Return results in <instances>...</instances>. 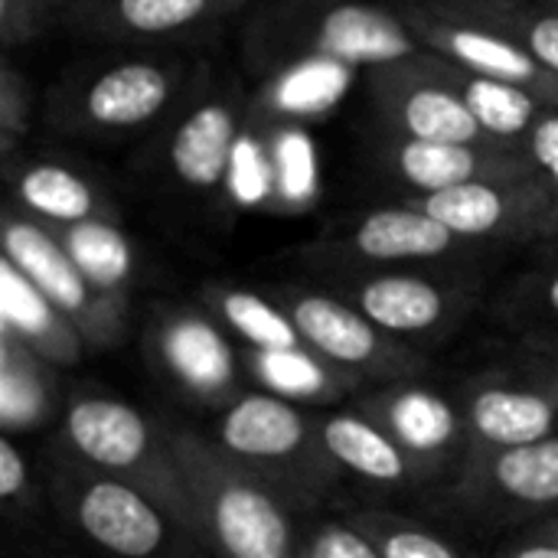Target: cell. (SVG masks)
<instances>
[{
	"label": "cell",
	"mask_w": 558,
	"mask_h": 558,
	"mask_svg": "<svg viewBox=\"0 0 558 558\" xmlns=\"http://www.w3.org/2000/svg\"><path fill=\"white\" fill-rule=\"evenodd\" d=\"M144 356L150 369L193 405L219 412L242 392V350L229 343L213 314L157 307L144 330Z\"/></svg>",
	"instance_id": "obj_9"
},
{
	"label": "cell",
	"mask_w": 558,
	"mask_h": 558,
	"mask_svg": "<svg viewBox=\"0 0 558 558\" xmlns=\"http://www.w3.org/2000/svg\"><path fill=\"white\" fill-rule=\"evenodd\" d=\"M556 3H558V0H556Z\"/></svg>",
	"instance_id": "obj_41"
},
{
	"label": "cell",
	"mask_w": 558,
	"mask_h": 558,
	"mask_svg": "<svg viewBox=\"0 0 558 558\" xmlns=\"http://www.w3.org/2000/svg\"><path fill=\"white\" fill-rule=\"evenodd\" d=\"M56 409V366L36 356L13 333L0 330V428L7 435L39 432Z\"/></svg>",
	"instance_id": "obj_25"
},
{
	"label": "cell",
	"mask_w": 558,
	"mask_h": 558,
	"mask_svg": "<svg viewBox=\"0 0 558 558\" xmlns=\"http://www.w3.org/2000/svg\"><path fill=\"white\" fill-rule=\"evenodd\" d=\"M242 114L232 98H206L193 105L170 131L167 163L177 183L193 193H216L229 183V170L242 141Z\"/></svg>",
	"instance_id": "obj_20"
},
{
	"label": "cell",
	"mask_w": 558,
	"mask_h": 558,
	"mask_svg": "<svg viewBox=\"0 0 558 558\" xmlns=\"http://www.w3.org/2000/svg\"><path fill=\"white\" fill-rule=\"evenodd\" d=\"M343 298L356 304L379 330L405 343L448 333L474 304L471 284L412 268H376L356 275Z\"/></svg>",
	"instance_id": "obj_14"
},
{
	"label": "cell",
	"mask_w": 558,
	"mask_h": 558,
	"mask_svg": "<svg viewBox=\"0 0 558 558\" xmlns=\"http://www.w3.org/2000/svg\"><path fill=\"white\" fill-rule=\"evenodd\" d=\"M62 441L72 458L137 487L196 533L190 494L163 422L147 418L141 409L114 396H75L62 412Z\"/></svg>",
	"instance_id": "obj_5"
},
{
	"label": "cell",
	"mask_w": 558,
	"mask_h": 558,
	"mask_svg": "<svg viewBox=\"0 0 558 558\" xmlns=\"http://www.w3.org/2000/svg\"><path fill=\"white\" fill-rule=\"evenodd\" d=\"M203 301L209 314L222 324V330L239 337L242 347H255V350L304 347L291 314L281 307L278 298L239 284H209L203 288Z\"/></svg>",
	"instance_id": "obj_27"
},
{
	"label": "cell",
	"mask_w": 558,
	"mask_h": 558,
	"mask_svg": "<svg viewBox=\"0 0 558 558\" xmlns=\"http://www.w3.org/2000/svg\"><path fill=\"white\" fill-rule=\"evenodd\" d=\"M0 239L3 258L13 262L78 327L88 347L114 350L124 343L131 324V298L95 288L46 222L10 206L3 213Z\"/></svg>",
	"instance_id": "obj_6"
},
{
	"label": "cell",
	"mask_w": 558,
	"mask_h": 558,
	"mask_svg": "<svg viewBox=\"0 0 558 558\" xmlns=\"http://www.w3.org/2000/svg\"><path fill=\"white\" fill-rule=\"evenodd\" d=\"M190 494L196 533L213 558H298V507L265 477L229 458L209 435L163 422Z\"/></svg>",
	"instance_id": "obj_1"
},
{
	"label": "cell",
	"mask_w": 558,
	"mask_h": 558,
	"mask_svg": "<svg viewBox=\"0 0 558 558\" xmlns=\"http://www.w3.org/2000/svg\"><path fill=\"white\" fill-rule=\"evenodd\" d=\"M49 497L59 517L111 558H213L203 539L137 487L108 477L72 454L49 468Z\"/></svg>",
	"instance_id": "obj_3"
},
{
	"label": "cell",
	"mask_w": 558,
	"mask_h": 558,
	"mask_svg": "<svg viewBox=\"0 0 558 558\" xmlns=\"http://www.w3.org/2000/svg\"><path fill=\"white\" fill-rule=\"evenodd\" d=\"M422 49L399 10L363 0H271L248 29V59L268 69L337 62L369 72Z\"/></svg>",
	"instance_id": "obj_2"
},
{
	"label": "cell",
	"mask_w": 558,
	"mask_h": 558,
	"mask_svg": "<svg viewBox=\"0 0 558 558\" xmlns=\"http://www.w3.org/2000/svg\"><path fill=\"white\" fill-rule=\"evenodd\" d=\"M298 558H379V553L347 517H340L304 530Z\"/></svg>",
	"instance_id": "obj_33"
},
{
	"label": "cell",
	"mask_w": 558,
	"mask_h": 558,
	"mask_svg": "<svg viewBox=\"0 0 558 558\" xmlns=\"http://www.w3.org/2000/svg\"><path fill=\"white\" fill-rule=\"evenodd\" d=\"M13 206L49 229L78 226L88 219H118L111 199L78 170L56 160H26L10 167Z\"/></svg>",
	"instance_id": "obj_23"
},
{
	"label": "cell",
	"mask_w": 558,
	"mask_h": 558,
	"mask_svg": "<svg viewBox=\"0 0 558 558\" xmlns=\"http://www.w3.org/2000/svg\"><path fill=\"white\" fill-rule=\"evenodd\" d=\"M265 154L271 177V199L278 209H304L317 196V157L311 137L294 121H268Z\"/></svg>",
	"instance_id": "obj_30"
},
{
	"label": "cell",
	"mask_w": 558,
	"mask_h": 558,
	"mask_svg": "<svg viewBox=\"0 0 558 558\" xmlns=\"http://www.w3.org/2000/svg\"><path fill=\"white\" fill-rule=\"evenodd\" d=\"M445 65V78L458 88V95L464 98V105L471 108V114L481 121V128L504 144H520L533 124L539 121V114L549 108L543 105L533 92L510 85V82H497L477 72H468L448 59H441Z\"/></svg>",
	"instance_id": "obj_28"
},
{
	"label": "cell",
	"mask_w": 558,
	"mask_h": 558,
	"mask_svg": "<svg viewBox=\"0 0 558 558\" xmlns=\"http://www.w3.org/2000/svg\"><path fill=\"white\" fill-rule=\"evenodd\" d=\"M0 330L52 366H75L88 347L78 327L7 258H0Z\"/></svg>",
	"instance_id": "obj_22"
},
{
	"label": "cell",
	"mask_w": 558,
	"mask_h": 558,
	"mask_svg": "<svg viewBox=\"0 0 558 558\" xmlns=\"http://www.w3.org/2000/svg\"><path fill=\"white\" fill-rule=\"evenodd\" d=\"M379 160L415 196L474 180H510L536 173L520 144H445L386 134L379 144Z\"/></svg>",
	"instance_id": "obj_17"
},
{
	"label": "cell",
	"mask_w": 558,
	"mask_h": 558,
	"mask_svg": "<svg viewBox=\"0 0 558 558\" xmlns=\"http://www.w3.org/2000/svg\"><path fill=\"white\" fill-rule=\"evenodd\" d=\"M530 533H533V536H539V539H553V543H558V513L543 517Z\"/></svg>",
	"instance_id": "obj_39"
},
{
	"label": "cell",
	"mask_w": 558,
	"mask_h": 558,
	"mask_svg": "<svg viewBox=\"0 0 558 558\" xmlns=\"http://www.w3.org/2000/svg\"><path fill=\"white\" fill-rule=\"evenodd\" d=\"M29 88L23 82V75L13 69V62L7 59L0 65V150L7 154V160L16 150V141L29 131Z\"/></svg>",
	"instance_id": "obj_34"
},
{
	"label": "cell",
	"mask_w": 558,
	"mask_h": 558,
	"mask_svg": "<svg viewBox=\"0 0 558 558\" xmlns=\"http://www.w3.org/2000/svg\"><path fill=\"white\" fill-rule=\"evenodd\" d=\"M399 13L405 16V23L412 26V33L418 36V43L428 52H438L441 59L468 69V72L520 85V88L533 92L543 105L558 108V72L543 65L517 39H510L490 26L438 13L422 0L399 7Z\"/></svg>",
	"instance_id": "obj_15"
},
{
	"label": "cell",
	"mask_w": 558,
	"mask_h": 558,
	"mask_svg": "<svg viewBox=\"0 0 558 558\" xmlns=\"http://www.w3.org/2000/svg\"><path fill=\"white\" fill-rule=\"evenodd\" d=\"M510 307L520 317L526 314V317H536V320L558 324V268L520 281L513 288V294H510Z\"/></svg>",
	"instance_id": "obj_37"
},
{
	"label": "cell",
	"mask_w": 558,
	"mask_h": 558,
	"mask_svg": "<svg viewBox=\"0 0 558 558\" xmlns=\"http://www.w3.org/2000/svg\"><path fill=\"white\" fill-rule=\"evenodd\" d=\"M327 458L340 474L360 477L363 484L402 490L425 484V471L399 448V441L363 409H337L317 418Z\"/></svg>",
	"instance_id": "obj_21"
},
{
	"label": "cell",
	"mask_w": 558,
	"mask_h": 558,
	"mask_svg": "<svg viewBox=\"0 0 558 558\" xmlns=\"http://www.w3.org/2000/svg\"><path fill=\"white\" fill-rule=\"evenodd\" d=\"M52 232L95 288L131 298V284L137 278V252L118 219H88Z\"/></svg>",
	"instance_id": "obj_29"
},
{
	"label": "cell",
	"mask_w": 558,
	"mask_h": 558,
	"mask_svg": "<svg viewBox=\"0 0 558 558\" xmlns=\"http://www.w3.org/2000/svg\"><path fill=\"white\" fill-rule=\"evenodd\" d=\"M366 88L386 134L445 144H504L481 128L458 88L445 78L438 52L422 49L376 65L366 72Z\"/></svg>",
	"instance_id": "obj_10"
},
{
	"label": "cell",
	"mask_w": 558,
	"mask_h": 558,
	"mask_svg": "<svg viewBox=\"0 0 558 558\" xmlns=\"http://www.w3.org/2000/svg\"><path fill=\"white\" fill-rule=\"evenodd\" d=\"M29 3H33V10L39 13L43 23H49L52 13H59V10L65 13V7H69V0H29Z\"/></svg>",
	"instance_id": "obj_40"
},
{
	"label": "cell",
	"mask_w": 558,
	"mask_h": 558,
	"mask_svg": "<svg viewBox=\"0 0 558 558\" xmlns=\"http://www.w3.org/2000/svg\"><path fill=\"white\" fill-rule=\"evenodd\" d=\"M454 497L484 517L558 513V435L517 448H471Z\"/></svg>",
	"instance_id": "obj_13"
},
{
	"label": "cell",
	"mask_w": 558,
	"mask_h": 558,
	"mask_svg": "<svg viewBox=\"0 0 558 558\" xmlns=\"http://www.w3.org/2000/svg\"><path fill=\"white\" fill-rule=\"evenodd\" d=\"M242 366H245V379H252L262 392H271L304 409L343 402L350 392L363 386L307 347H294V350L242 347Z\"/></svg>",
	"instance_id": "obj_24"
},
{
	"label": "cell",
	"mask_w": 558,
	"mask_h": 558,
	"mask_svg": "<svg viewBox=\"0 0 558 558\" xmlns=\"http://www.w3.org/2000/svg\"><path fill=\"white\" fill-rule=\"evenodd\" d=\"M360 409L399 441V448L425 471L428 481L454 461L464 464L471 454V438L458 399H448L418 379L379 386L360 399Z\"/></svg>",
	"instance_id": "obj_16"
},
{
	"label": "cell",
	"mask_w": 558,
	"mask_h": 558,
	"mask_svg": "<svg viewBox=\"0 0 558 558\" xmlns=\"http://www.w3.org/2000/svg\"><path fill=\"white\" fill-rule=\"evenodd\" d=\"M471 448H517L558 435V360L510 363L461 383Z\"/></svg>",
	"instance_id": "obj_11"
},
{
	"label": "cell",
	"mask_w": 558,
	"mask_h": 558,
	"mask_svg": "<svg viewBox=\"0 0 558 558\" xmlns=\"http://www.w3.org/2000/svg\"><path fill=\"white\" fill-rule=\"evenodd\" d=\"M245 0H69L65 16L75 29L101 39H170L209 26Z\"/></svg>",
	"instance_id": "obj_19"
},
{
	"label": "cell",
	"mask_w": 558,
	"mask_h": 558,
	"mask_svg": "<svg viewBox=\"0 0 558 558\" xmlns=\"http://www.w3.org/2000/svg\"><path fill=\"white\" fill-rule=\"evenodd\" d=\"M520 147L526 150V157H530V163L536 167V173L553 186L558 203V108H546V111L539 114V121H536L533 131L520 141Z\"/></svg>",
	"instance_id": "obj_35"
},
{
	"label": "cell",
	"mask_w": 558,
	"mask_h": 558,
	"mask_svg": "<svg viewBox=\"0 0 558 558\" xmlns=\"http://www.w3.org/2000/svg\"><path fill=\"white\" fill-rule=\"evenodd\" d=\"M438 13L490 26L526 46L543 65L558 72V3L556 0H422Z\"/></svg>",
	"instance_id": "obj_26"
},
{
	"label": "cell",
	"mask_w": 558,
	"mask_h": 558,
	"mask_svg": "<svg viewBox=\"0 0 558 558\" xmlns=\"http://www.w3.org/2000/svg\"><path fill=\"white\" fill-rule=\"evenodd\" d=\"M412 206L425 209L461 242H530L556 239L558 203L553 186L539 177L474 180L451 190L412 196Z\"/></svg>",
	"instance_id": "obj_12"
},
{
	"label": "cell",
	"mask_w": 558,
	"mask_h": 558,
	"mask_svg": "<svg viewBox=\"0 0 558 558\" xmlns=\"http://www.w3.org/2000/svg\"><path fill=\"white\" fill-rule=\"evenodd\" d=\"M0 497L3 507L26 510L33 504V481H29V464L16 445V435H0Z\"/></svg>",
	"instance_id": "obj_36"
},
{
	"label": "cell",
	"mask_w": 558,
	"mask_h": 558,
	"mask_svg": "<svg viewBox=\"0 0 558 558\" xmlns=\"http://www.w3.org/2000/svg\"><path fill=\"white\" fill-rule=\"evenodd\" d=\"M186 69L170 59H121L59 85L49 121L62 131H137L177 105Z\"/></svg>",
	"instance_id": "obj_8"
},
{
	"label": "cell",
	"mask_w": 558,
	"mask_h": 558,
	"mask_svg": "<svg viewBox=\"0 0 558 558\" xmlns=\"http://www.w3.org/2000/svg\"><path fill=\"white\" fill-rule=\"evenodd\" d=\"M347 520L376 546L379 558H464L441 533L389 510H353Z\"/></svg>",
	"instance_id": "obj_32"
},
{
	"label": "cell",
	"mask_w": 558,
	"mask_h": 558,
	"mask_svg": "<svg viewBox=\"0 0 558 558\" xmlns=\"http://www.w3.org/2000/svg\"><path fill=\"white\" fill-rule=\"evenodd\" d=\"M356 69L337 62H298L284 65L268 85V111L275 121L311 118L327 111L347 88Z\"/></svg>",
	"instance_id": "obj_31"
},
{
	"label": "cell",
	"mask_w": 558,
	"mask_h": 558,
	"mask_svg": "<svg viewBox=\"0 0 558 558\" xmlns=\"http://www.w3.org/2000/svg\"><path fill=\"white\" fill-rule=\"evenodd\" d=\"M209 438L242 468L275 484L298 510L317 507L343 477L324 451L317 418L304 405L262 389L239 392L219 409Z\"/></svg>",
	"instance_id": "obj_4"
},
{
	"label": "cell",
	"mask_w": 558,
	"mask_h": 558,
	"mask_svg": "<svg viewBox=\"0 0 558 558\" xmlns=\"http://www.w3.org/2000/svg\"><path fill=\"white\" fill-rule=\"evenodd\" d=\"M497 558H558V543L526 533L523 539H517L510 549H504Z\"/></svg>",
	"instance_id": "obj_38"
},
{
	"label": "cell",
	"mask_w": 558,
	"mask_h": 558,
	"mask_svg": "<svg viewBox=\"0 0 558 558\" xmlns=\"http://www.w3.org/2000/svg\"><path fill=\"white\" fill-rule=\"evenodd\" d=\"M464 242L432 219L425 209L412 206L409 199L399 206H383L363 213L333 245L337 258H347L363 268H405L422 262L448 258Z\"/></svg>",
	"instance_id": "obj_18"
},
{
	"label": "cell",
	"mask_w": 558,
	"mask_h": 558,
	"mask_svg": "<svg viewBox=\"0 0 558 558\" xmlns=\"http://www.w3.org/2000/svg\"><path fill=\"white\" fill-rule=\"evenodd\" d=\"M275 298L291 314L304 347L356 383L392 386L402 379H418L425 369V360L415 347L379 330L356 304L340 294L314 288H278Z\"/></svg>",
	"instance_id": "obj_7"
}]
</instances>
